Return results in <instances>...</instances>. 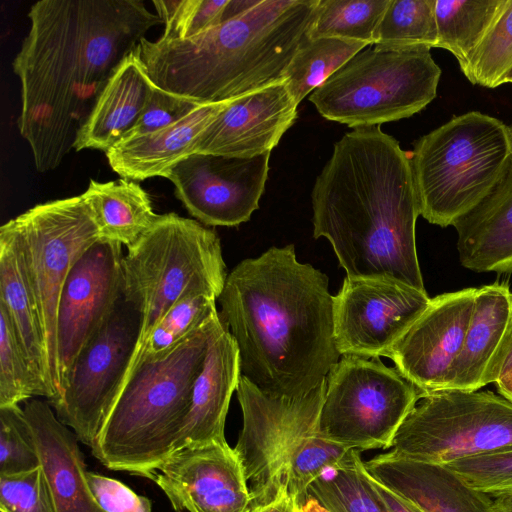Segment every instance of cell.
<instances>
[{
	"instance_id": "obj_42",
	"label": "cell",
	"mask_w": 512,
	"mask_h": 512,
	"mask_svg": "<svg viewBox=\"0 0 512 512\" xmlns=\"http://www.w3.org/2000/svg\"><path fill=\"white\" fill-rule=\"evenodd\" d=\"M89 489L104 512H152L151 501L128 486L92 471L86 472Z\"/></svg>"
},
{
	"instance_id": "obj_29",
	"label": "cell",
	"mask_w": 512,
	"mask_h": 512,
	"mask_svg": "<svg viewBox=\"0 0 512 512\" xmlns=\"http://www.w3.org/2000/svg\"><path fill=\"white\" fill-rule=\"evenodd\" d=\"M507 0H435L437 46L463 66L488 36Z\"/></svg>"
},
{
	"instance_id": "obj_12",
	"label": "cell",
	"mask_w": 512,
	"mask_h": 512,
	"mask_svg": "<svg viewBox=\"0 0 512 512\" xmlns=\"http://www.w3.org/2000/svg\"><path fill=\"white\" fill-rule=\"evenodd\" d=\"M5 225L17 241L37 305L56 400L59 396L56 364L59 299L76 260L100 239L98 230L81 195L37 204Z\"/></svg>"
},
{
	"instance_id": "obj_10",
	"label": "cell",
	"mask_w": 512,
	"mask_h": 512,
	"mask_svg": "<svg viewBox=\"0 0 512 512\" xmlns=\"http://www.w3.org/2000/svg\"><path fill=\"white\" fill-rule=\"evenodd\" d=\"M512 450V402L491 391L424 394L405 418L391 453L447 466Z\"/></svg>"
},
{
	"instance_id": "obj_17",
	"label": "cell",
	"mask_w": 512,
	"mask_h": 512,
	"mask_svg": "<svg viewBox=\"0 0 512 512\" xmlns=\"http://www.w3.org/2000/svg\"><path fill=\"white\" fill-rule=\"evenodd\" d=\"M152 480L176 512H249L252 499L238 455L226 442L186 443Z\"/></svg>"
},
{
	"instance_id": "obj_41",
	"label": "cell",
	"mask_w": 512,
	"mask_h": 512,
	"mask_svg": "<svg viewBox=\"0 0 512 512\" xmlns=\"http://www.w3.org/2000/svg\"><path fill=\"white\" fill-rule=\"evenodd\" d=\"M199 105L155 85L143 113L125 138L140 136L168 126Z\"/></svg>"
},
{
	"instance_id": "obj_43",
	"label": "cell",
	"mask_w": 512,
	"mask_h": 512,
	"mask_svg": "<svg viewBox=\"0 0 512 512\" xmlns=\"http://www.w3.org/2000/svg\"><path fill=\"white\" fill-rule=\"evenodd\" d=\"M364 464V463H363ZM365 469V467H364ZM365 474L367 480L379 499L380 503L383 505L387 512H419L412 505H410L407 501L390 491L376 479H374L365 469Z\"/></svg>"
},
{
	"instance_id": "obj_33",
	"label": "cell",
	"mask_w": 512,
	"mask_h": 512,
	"mask_svg": "<svg viewBox=\"0 0 512 512\" xmlns=\"http://www.w3.org/2000/svg\"><path fill=\"white\" fill-rule=\"evenodd\" d=\"M435 0H390L373 45L391 50H428L437 46Z\"/></svg>"
},
{
	"instance_id": "obj_45",
	"label": "cell",
	"mask_w": 512,
	"mask_h": 512,
	"mask_svg": "<svg viewBox=\"0 0 512 512\" xmlns=\"http://www.w3.org/2000/svg\"><path fill=\"white\" fill-rule=\"evenodd\" d=\"M293 507L294 500L283 493L267 504L253 507L249 512H293Z\"/></svg>"
},
{
	"instance_id": "obj_15",
	"label": "cell",
	"mask_w": 512,
	"mask_h": 512,
	"mask_svg": "<svg viewBox=\"0 0 512 512\" xmlns=\"http://www.w3.org/2000/svg\"><path fill=\"white\" fill-rule=\"evenodd\" d=\"M124 255L120 243L99 239L79 256L65 280L56 322L59 396L78 354L123 296Z\"/></svg>"
},
{
	"instance_id": "obj_21",
	"label": "cell",
	"mask_w": 512,
	"mask_h": 512,
	"mask_svg": "<svg viewBox=\"0 0 512 512\" xmlns=\"http://www.w3.org/2000/svg\"><path fill=\"white\" fill-rule=\"evenodd\" d=\"M511 335L512 291L509 285L493 283L477 288L449 389L477 391L495 383Z\"/></svg>"
},
{
	"instance_id": "obj_4",
	"label": "cell",
	"mask_w": 512,
	"mask_h": 512,
	"mask_svg": "<svg viewBox=\"0 0 512 512\" xmlns=\"http://www.w3.org/2000/svg\"><path fill=\"white\" fill-rule=\"evenodd\" d=\"M320 0H258L193 37L144 38L140 57L159 88L199 104L221 103L284 81L308 39Z\"/></svg>"
},
{
	"instance_id": "obj_3",
	"label": "cell",
	"mask_w": 512,
	"mask_h": 512,
	"mask_svg": "<svg viewBox=\"0 0 512 512\" xmlns=\"http://www.w3.org/2000/svg\"><path fill=\"white\" fill-rule=\"evenodd\" d=\"M313 235L325 237L349 278L426 291L416 249L420 216L409 154L380 126L335 143L312 194Z\"/></svg>"
},
{
	"instance_id": "obj_9",
	"label": "cell",
	"mask_w": 512,
	"mask_h": 512,
	"mask_svg": "<svg viewBox=\"0 0 512 512\" xmlns=\"http://www.w3.org/2000/svg\"><path fill=\"white\" fill-rule=\"evenodd\" d=\"M368 47V46H367ZM441 68L428 50L369 47L309 96L321 116L351 128L409 118L436 95Z\"/></svg>"
},
{
	"instance_id": "obj_22",
	"label": "cell",
	"mask_w": 512,
	"mask_h": 512,
	"mask_svg": "<svg viewBox=\"0 0 512 512\" xmlns=\"http://www.w3.org/2000/svg\"><path fill=\"white\" fill-rule=\"evenodd\" d=\"M23 410L56 512H104L89 489L84 454L76 434L60 422L48 401L31 398Z\"/></svg>"
},
{
	"instance_id": "obj_39",
	"label": "cell",
	"mask_w": 512,
	"mask_h": 512,
	"mask_svg": "<svg viewBox=\"0 0 512 512\" xmlns=\"http://www.w3.org/2000/svg\"><path fill=\"white\" fill-rule=\"evenodd\" d=\"M1 512H56L52 492L42 467L0 475Z\"/></svg>"
},
{
	"instance_id": "obj_34",
	"label": "cell",
	"mask_w": 512,
	"mask_h": 512,
	"mask_svg": "<svg viewBox=\"0 0 512 512\" xmlns=\"http://www.w3.org/2000/svg\"><path fill=\"white\" fill-rule=\"evenodd\" d=\"M390 0H320L308 37L338 38L372 46Z\"/></svg>"
},
{
	"instance_id": "obj_19",
	"label": "cell",
	"mask_w": 512,
	"mask_h": 512,
	"mask_svg": "<svg viewBox=\"0 0 512 512\" xmlns=\"http://www.w3.org/2000/svg\"><path fill=\"white\" fill-rule=\"evenodd\" d=\"M283 82L230 100L196 140L193 153L253 157L271 150L297 118Z\"/></svg>"
},
{
	"instance_id": "obj_46",
	"label": "cell",
	"mask_w": 512,
	"mask_h": 512,
	"mask_svg": "<svg viewBox=\"0 0 512 512\" xmlns=\"http://www.w3.org/2000/svg\"><path fill=\"white\" fill-rule=\"evenodd\" d=\"M293 512H329L320 502L309 492L302 495L294 501Z\"/></svg>"
},
{
	"instance_id": "obj_7",
	"label": "cell",
	"mask_w": 512,
	"mask_h": 512,
	"mask_svg": "<svg viewBox=\"0 0 512 512\" xmlns=\"http://www.w3.org/2000/svg\"><path fill=\"white\" fill-rule=\"evenodd\" d=\"M511 158L509 126L478 111L423 135L409 155L420 215L453 226L491 191Z\"/></svg>"
},
{
	"instance_id": "obj_8",
	"label": "cell",
	"mask_w": 512,
	"mask_h": 512,
	"mask_svg": "<svg viewBox=\"0 0 512 512\" xmlns=\"http://www.w3.org/2000/svg\"><path fill=\"white\" fill-rule=\"evenodd\" d=\"M227 275L213 229L173 212L160 215L123 258L124 297L141 316L135 353L180 298L202 291L218 299Z\"/></svg>"
},
{
	"instance_id": "obj_2",
	"label": "cell",
	"mask_w": 512,
	"mask_h": 512,
	"mask_svg": "<svg viewBox=\"0 0 512 512\" xmlns=\"http://www.w3.org/2000/svg\"><path fill=\"white\" fill-rule=\"evenodd\" d=\"M217 300L238 348L240 375L264 394L305 396L341 357L328 278L300 263L293 244L241 261Z\"/></svg>"
},
{
	"instance_id": "obj_51",
	"label": "cell",
	"mask_w": 512,
	"mask_h": 512,
	"mask_svg": "<svg viewBox=\"0 0 512 512\" xmlns=\"http://www.w3.org/2000/svg\"><path fill=\"white\" fill-rule=\"evenodd\" d=\"M509 128H510L511 140H512V125H510Z\"/></svg>"
},
{
	"instance_id": "obj_27",
	"label": "cell",
	"mask_w": 512,
	"mask_h": 512,
	"mask_svg": "<svg viewBox=\"0 0 512 512\" xmlns=\"http://www.w3.org/2000/svg\"><path fill=\"white\" fill-rule=\"evenodd\" d=\"M0 305L9 315L42 397L48 402L54 400L56 392L37 305L19 246L5 224L0 228Z\"/></svg>"
},
{
	"instance_id": "obj_6",
	"label": "cell",
	"mask_w": 512,
	"mask_h": 512,
	"mask_svg": "<svg viewBox=\"0 0 512 512\" xmlns=\"http://www.w3.org/2000/svg\"><path fill=\"white\" fill-rule=\"evenodd\" d=\"M325 391L326 380L302 397H273L240 376L236 392L242 429L233 449L247 479L251 509L283 493L297 500L351 450L320 433Z\"/></svg>"
},
{
	"instance_id": "obj_11",
	"label": "cell",
	"mask_w": 512,
	"mask_h": 512,
	"mask_svg": "<svg viewBox=\"0 0 512 512\" xmlns=\"http://www.w3.org/2000/svg\"><path fill=\"white\" fill-rule=\"evenodd\" d=\"M422 393L379 358L343 355L326 378L321 435L358 452L391 448Z\"/></svg>"
},
{
	"instance_id": "obj_24",
	"label": "cell",
	"mask_w": 512,
	"mask_h": 512,
	"mask_svg": "<svg viewBox=\"0 0 512 512\" xmlns=\"http://www.w3.org/2000/svg\"><path fill=\"white\" fill-rule=\"evenodd\" d=\"M229 101L200 104L176 122L140 136L125 138L105 154L121 178L143 181L166 174L192 154L202 132Z\"/></svg>"
},
{
	"instance_id": "obj_37",
	"label": "cell",
	"mask_w": 512,
	"mask_h": 512,
	"mask_svg": "<svg viewBox=\"0 0 512 512\" xmlns=\"http://www.w3.org/2000/svg\"><path fill=\"white\" fill-rule=\"evenodd\" d=\"M229 0H153L156 14L164 24L161 37H193L224 19Z\"/></svg>"
},
{
	"instance_id": "obj_25",
	"label": "cell",
	"mask_w": 512,
	"mask_h": 512,
	"mask_svg": "<svg viewBox=\"0 0 512 512\" xmlns=\"http://www.w3.org/2000/svg\"><path fill=\"white\" fill-rule=\"evenodd\" d=\"M453 227L464 268L512 272V158L491 191Z\"/></svg>"
},
{
	"instance_id": "obj_5",
	"label": "cell",
	"mask_w": 512,
	"mask_h": 512,
	"mask_svg": "<svg viewBox=\"0 0 512 512\" xmlns=\"http://www.w3.org/2000/svg\"><path fill=\"white\" fill-rule=\"evenodd\" d=\"M221 325L218 313L167 357L141 362L127 376L91 448L105 467L152 480L174 449L194 381Z\"/></svg>"
},
{
	"instance_id": "obj_28",
	"label": "cell",
	"mask_w": 512,
	"mask_h": 512,
	"mask_svg": "<svg viewBox=\"0 0 512 512\" xmlns=\"http://www.w3.org/2000/svg\"><path fill=\"white\" fill-rule=\"evenodd\" d=\"M100 239L133 246L158 220L147 192L138 182L120 178L114 181L90 180L81 194Z\"/></svg>"
},
{
	"instance_id": "obj_18",
	"label": "cell",
	"mask_w": 512,
	"mask_h": 512,
	"mask_svg": "<svg viewBox=\"0 0 512 512\" xmlns=\"http://www.w3.org/2000/svg\"><path fill=\"white\" fill-rule=\"evenodd\" d=\"M477 288L447 292L429 305L385 357L424 394L448 390Z\"/></svg>"
},
{
	"instance_id": "obj_30",
	"label": "cell",
	"mask_w": 512,
	"mask_h": 512,
	"mask_svg": "<svg viewBox=\"0 0 512 512\" xmlns=\"http://www.w3.org/2000/svg\"><path fill=\"white\" fill-rule=\"evenodd\" d=\"M216 300L215 296L202 291H193L180 298L138 348L124 381L139 363L167 357L216 316L219 313Z\"/></svg>"
},
{
	"instance_id": "obj_36",
	"label": "cell",
	"mask_w": 512,
	"mask_h": 512,
	"mask_svg": "<svg viewBox=\"0 0 512 512\" xmlns=\"http://www.w3.org/2000/svg\"><path fill=\"white\" fill-rule=\"evenodd\" d=\"M42 397L6 309L0 305V407Z\"/></svg>"
},
{
	"instance_id": "obj_47",
	"label": "cell",
	"mask_w": 512,
	"mask_h": 512,
	"mask_svg": "<svg viewBox=\"0 0 512 512\" xmlns=\"http://www.w3.org/2000/svg\"><path fill=\"white\" fill-rule=\"evenodd\" d=\"M494 512H512V491L492 497Z\"/></svg>"
},
{
	"instance_id": "obj_16",
	"label": "cell",
	"mask_w": 512,
	"mask_h": 512,
	"mask_svg": "<svg viewBox=\"0 0 512 512\" xmlns=\"http://www.w3.org/2000/svg\"><path fill=\"white\" fill-rule=\"evenodd\" d=\"M271 152L253 157L193 153L165 176L198 222L237 226L250 219L268 179Z\"/></svg>"
},
{
	"instance_id": "obj_48",
	"label": "cell",
	"mask_w": 512,
	"mask_h": 512,
	"mask_svg": "<svg viewBox=\"0 0 512 512\" xmlns=\"http://www.w3.org/2000/svg\"><path fill=\"white\" fill-rule=\"evenodd\" d=\"M506 399L512 402V390L504 396Z\"/></svg>"
},
{
	"instance_id": "obj_13",
	"label": "cell",
	"mask_w": 512,
	"mask_h": 512,
	"mask_svg": "<svg viewBox=\"0 0 512 512\" xmlns=\"http://www.w3.org/2000/svg\"><path fill=\"white\" fill-rule=\"evenodd\" d=\"M141 332V316L124 293L78 354L52 406L57 418L92 448L120 392Z\"/></svg>"
},
{
	"instance_id": "obj_1",
	"label": "cell",
	"mask_w": 512,
	"mask_h": 512,
	"mask_svg": "<svg viewBox=\"0 0 512 512\" xmlns=\"http://www.w3.org/2000/svg\"><path fill=\"white\" fill-rule=\"evenodd\" d=\"M12 68L20 135L39 172L56 169L106 83L146 33L163 24L142 0H39Z\"/></svg>"
},
{
	"instance_id": "obj_31",
	"label": "cell",
	"mask_w": 512,
	"mask_h": 512,
	"mask_svg": "<svg viewBox=\"0 0 512 512\" xmlns=\"http://www.w3.org/2000/svg\"><path fill=\"white\" fill-rule=\"evenodd\" d=\"M358 451L351 449L309 486L329 512H387L371 488Z\"/></svg>"
},
{
	"instance_id": "obj_49",
	"label": "cell",
	"mask_w": 512,
	"mask_h": 512,
	"mask_svg": "<svg viewBox=\"0 0 512 512\" xmlns=\"http://www.w3.org/2000/svg\"><path fill=\"white\" fill-rule=\"evenodd\" d=\"M509 78H512V72H511V73L509 74V76L506 78V81H507V79H509ZM506 81H505V83H506Z\"/></svg>"
},
{
	"instance_id": "obj_32",
	"label": "cell",
	"mask_w": 512,
	"mask_h": 512,
	"mask_svg": "<svg viewBox=\"0 0 512 512\" xmlns=\"http://www.w3.org/2000/svg\"><path fill=\"white\" fill-rule=\"evenodd\" d=\"M367 46L338 38L306 39L290 61L284 76V83L295 102L299 104L308 93Z\"/></svg>"
},
{
	"instance_id": "obj_23",
	"label": "cell",
	"mask_w": 512,
	"mask_h": 512,
	"mask_svg": "<svg viewBox=\"0 0 512 512\" xmlns=\"http://www.w3.org/2000/svg\"><path fill=\"white\" fill-rule=\"evenodd\" d=\"M240 376L238 348L222 321L194 381L190 409L173 451L186 443L226 442V416Z\"/></svg>"
},
{
	"instance_id": "obj_20",
	"label": "cell",
	"mask_w": 512,
	"mask_h": 512,
	"mask_svg": "<svg viewBox=\"0 0 512 512\" xmlns=\"http://www.w3.org/2000/svg\"><path fill=\"white\" fill-rule=\"evenodd\" d=\"M366 471L419 512H494L492 497L469 486L449 467L380 454Z\"/></svg>"
},
{
	"instance_id": "obj_14",
	"label": "cell",
	"mask_w": 512,
	"mask_h": 512,
	"mask_svg": "<svg viewBox=\"0 0 512 512\" xmlns=\"http://www.w3.org/2000/svg\"><path fill=\"white\" fill-rule=\"evenodd\" d=\"M426 291L386 279L346 277L334 296V339L341 356H386L430 303Z\"/></svg>"
},
{
	"instance_id": "obj_26",
	"label": "cell",
	"mask_w": 512,
	"mask_h": 512,
	"mask_svg": "<svg viewBox=\"0 0 512 512\" xmlns=\"http://www.w3.org/2000/svg\"><path fill=\"white\" fill-rule=\"evenodd\" d=\"M155 87L138 47L119 65L78 132L74 150L105 153L133 129Z\"/></svg>"
},
{
	"instance_id": "obj_50",
	"label": "cell",
	"mask_w": 512,
	"mask_h": 512,
	"mask_svg": "<svg viewBox=\"0 0 512 512\" xmlns=\"http://www.w3.org/2000/svg\"><path fill=\"white\" fill-rule=\"evenodd\" d=\"M506 83H512V78L507 79Z\"/></svg>"
},
{
	"instance_id": "obj_35",
	"label": "cell",
	"mask_w": 512,
	"mask_h": 512,
	"mask_svg": "<svg viewBox=\"0 0 512 512\" xmlns=\"http://www.w3.org/2000/svg\"><path fill=\"white\" fill-rule=\"evenodd\" d=\"M460 70L473 85L497 88L505 84L512 72V0L506 1L494 27Z\"/></svg>"
},
{
	"instance_id": "obj_44",
	"label": "cell",
	"mask_w": 512,
	"mask_h": 512,
	"mask_svg": "<svg viewBox=\"0 0 512 512\" xmlns=\"http://www.w3.org/2000/svg\"><path fill=\"white\" fill-rule=\"evenodd\" d=\"M495 384L498 393L503 397L512 390V335Z\"/></svg>"
},
{
	"instance_id": "obj_40",
	"label": "cell",
	"mask_w": 512,
	"mask_h": 512,
	"mask_svg": "<svg viewBox=\"0 0 512 512\" xmlns=\"http://www.w3.org/2000/svg\"><path fill=\"white\" fill-rule=\"evenodd\" d=\"M447 467L490 497L512 491V450L461 459Z\"/></svg>"
},
{
	"instance_id": "obj_38",
	"label": "cell",
	"mask_w": 512,
	"mask_h": 512,
	"mask_svg": "<svg viewBox=\"0 0 512 512\" xmlns=\"http://www.w3.org/2000/svg\"><path fill=\"white\" fill-rule=\"evenodd\" d=\"M41 466L31 427L19 405L0 407V475Z\"/></svg>"
}]
</instances>
